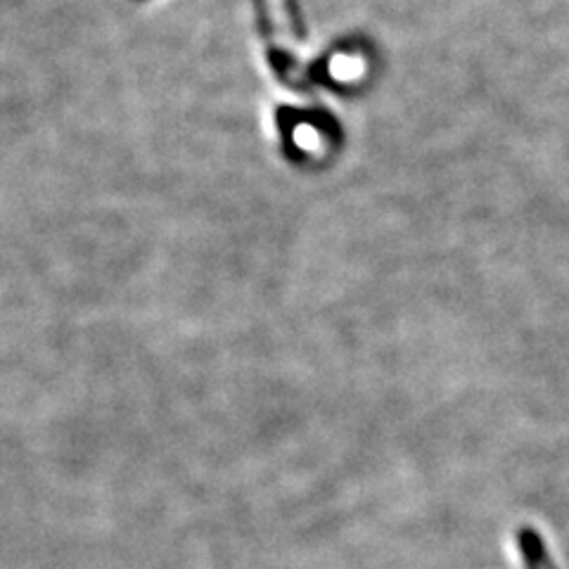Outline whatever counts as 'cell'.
Here are the masks:
<instances>
[{"label": "cell", "mask_w": 569, "mask_h": 569, "mask_svg": "<svg viewBox=\"0 0 569 569\" xmlns=\"http://www.w3.org/2000/svg\"><path fill=\"white\" fill-rule=\"evenodd\" d=\"M518 541L522 548V558H525V567L527 569H543L541 560H539V550L543 546L541 537L537 533V529L531 527H522L518 533Z\"/></svg>", "instance_id": "cell-1"}, {"label": "cell", "mask_w": 569, "mask_h": 569, "mask_svg": "<svg viewBox=\"0 0 569 569\" xmlns=\"http://www.w3.org/2000/svg\"><path fill=\"white\" fill-rule=\"evenodd\" d=\"M539 560H541V567H543V569H558V565L553 562V558L548 556L546 546H541V550H539Z\"/></svg>", "instance_id": "cell-2"}]
</instances>
